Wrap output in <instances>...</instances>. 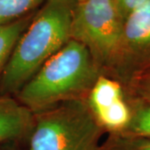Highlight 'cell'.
I'll use <instances>...</instances> for the list:
<instances>
[{"label":"cell","mask_w":150,"mask_h":150,"mask_svg":"<svg viewBox=\"0 0 150 150\" xmlns=\"http://www.w3.org/2000/svg\"><path fill=\"white\" fill-rule=\"evenodd\" d=\"M101 74L85 46L70 39L13 97L36 113L62 103L86 100Z\"/></svg>","instance_id":"cell-2"},{"label":"cell","mask_w":150,"mask_h":150,"mask_svg":"<svg viewBox=\"0 0 150 150\" xmlns=\"http://www.w3.org/2000/svg\"><path fill=\"white\" fill-rule=\"evenodd\" d=\"M45 0H0V26L9 23L34 12Z\"/></svg>","instance_id":"cell-9"},{"label":"cell","mask_w":150,"mask_h":150,"mask_svg":"<svg viewBox=\"0 0 150 150\" xmlns=\"http://www.w3.org/2000/svg\"><path fill=\"white\" fill-rule=\"evenodd\" d=\"M132 118L126 129L119 134L150 139V103L129 104Z\"/></svg>","instance_id":"cell-10"},{"label":"cell","mask_w":150,"mask_h":150,"mask_svg":"<svg viewBox=\"0 0 150 150\" xmlns=\"http://www.w3.org/2000/svg\"><path fill=\"white\" fill-rule=\"evenodd\" d=\"M123 22L129 14L146 0H113Z\"/></svg>","instance_id":"cell-13"},{"label":"cell","mask_w":150,"mask_h":150,"mask_svg":"<svg viewBox=\"0 0 150 150\" xmlns=\"http://www.w3.org/2000/svg\"><path fill=\"white\" fill-rule=\"evenodd\" d=\"M76 1H77V3H82V2H83L85 0H76Z\"/></svg>","instance_id":"cell-14"},{"label":"cell","mask_w":150,"mask_h":150,"mask_svg":"<svg viewBox=\"0 0 150 150\" xmlns=\"http://www.w3.org/2000/svg\"><path fill=\"white\" fill-rule=\"evenodd\" d=\"M33 115L28 150H98L105 133L85 100L62 103Z\"/></svg>","instance_id":"cell-3"},{"label":"cell","mask_w":150,"mask_h":150,"mask_svg":"<svg viewBox=\"0 0 150 150\" xmlns=\"http://www.w3.org/2000/svg\"><path fill=\"white\" fill-rule=\"evenodd\" d=\"M123 89L129 104L150 103V69L133 79Z\"/></svg>","instance_id":"cell-12"},{"label":"cell","mask_w":150,"mask_h":150,"mask_svg":"<svg viewBox=\"0 0 150 150\" xmlns=\"http://www.w3.org/2000/svg\"><path fill=\"white\" fill-rule=\"evenodd\" d=\"M76 0H45L22 33L0 79V95L14 96L71 39Z\"/></svg>","instance_id":"cell-1"},{"label":"cell","mask_w":150,"mask_h":150,"mask_svg":"<svg viewBox=\"0 0 150 150\" xmlns=\"http://www.w3.org/2000/svg\"><path fill=\"white\" fill-rule=\"evenodd\" d=\"M98 150H150V139L111 134Z\"/></svg>","instance_id":"cell-11"},{"label":"cell","mask_w":150,"mask_h":150,"mask_svg":"<svg viewBox=\"0 0 150 150\" xmlns=\"http://www.w3.org/2000/svg\"><path fill=\"white\" fill-rule=\"evenodd\" d=\"M149 69L150 0H146L123 22L118 51L107 76L124 86Z\"/></svg>","instance_id":"cell-5"},{"label":"cell","mask_w":150,"mask_h":150,"mask_svg":"<svg viewBox=\"0 0 150 150\" xmlns=\"http://www.w3.org/2000/svg\"><path fill=\"white\" fill-rule=\"evenodd\" d=\"M34 115L13 96L0 95V144L29 136Z\"/></svg>","instance_id":"cell-7"},{"label":"cell","mask_w":150,"mask_h":150,"mask_svg":"<svg viewBox=\"0 0 150 150\" xmlns=\"http://www.w3.org/2000/svg\"><path fill=\"white\" fill-rule=\"evenodd\" d=\"M85 102L98 124L108 134L123 132L132 118L123 84L107 75L98 78Z\"/></svg>","instance_id":"cell-6"},{"label":"cell","mask_w":150,"mask_h":150,"mask_svg":"<svg viewBox=\"0 0 150 150\" xmlns=\"http://www.w3.org/2000/svg\"><path fill=\"white\" fill-rule=\"evenodd\" d=\"M35 13L0 26V79L18 40L29 25Z\"/></svg>","instance_id":"cell-8"},{"label":"cell","mask_w":150,"mask_h":150,"mask_svg":"<svg viewBox=\"0 0 150 150\" xmlns=\"http://www.w3.org/2000/svg\"><path fill=\"white\" fill-rule=\"evenodd\" d=\"M123 26L113 0H85L75 6L71 39L85 46L101 73L108 75L118 51Z\"/></svg>","instance_id":"cell-4"}]
</instances>
